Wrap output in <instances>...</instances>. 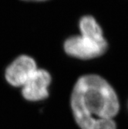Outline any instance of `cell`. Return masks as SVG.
I'll use <instances>...</instances> for the list:
<instances>
[{
	"mask_svg": "<svg viewBox=\"0 0 128 129\" xmlns=\"http://www.w3.org/2000/svg\"><path fill=\"white\" fill-rule=\"evenodd\" d=\"M70 108L80 129H117L118 96L109 82L98 74H85L77 79L71 93Z\"/></svg>",
	"mask_w": 128,
	"mask_h": 129,
	"instance_id": "1",
	"label": "cell"
},
{
	"mask_svg": "<svg viewBox=\"0 0 128 129\" xmlns=\"http://www.w3.org/2000/svg\"><path fill=\"white\" fill-rule=\"evenodd\" d=\"M79 34L68 37L63 43L65 53L71 57L88 60L100 57L108 49V43L96 19L83 16L79 21Z\"/></svg>",
	"mask_w": 128,
	"mask_h": 129,
	"instance_id": "2",
	"label": "cell"
},
{
	"mask_svg": "<svg viewBox=\"0 0 128 129\" xmlns=\"http://www.w3.org/2000/svg\"><path fill=\"white\" fill-rule=\"evenodd\" d=\"M39 67L33 58L26 54H22L12 61L5 70L7 83L14 87H22L36 72Z\"/></svg>",
	"mask_w": 128,
	"mask_h": 129,
	"instance_id": "3",
	"label": "cell"
},
{
	"mask_svg": "<svg viewBox=\"0 0 128 129\" xmlns=\"http://www.w3.org/2000/svg\"><path fill=\"white\" fill-rule=\"evenodd\" d=\"M52 77L45 69L38 68L26 83L21 87L22 95L25 100L31 102L41 101L49 97V87Z\"/></svg>",
	"mask_w": 128,
	"mask_h": 129,
	"instance_id": "4",
	"label": "cell"
},
{
	"mask_svg": "<svg viewBox=\"0 0 128 129\" xmlns=\"http://www.w3.org/2000/svg\"><path fill=\"white\" fill-rule=\"evenodd\" d=\"M22 1H26V2H34V3H39V2L48 1V0H22Z\"/></svg>",
	"mask_w": 128,
	"mask_h": 129,
	"instance_id": "5",
	"label": "cell"
}]
</instances>
